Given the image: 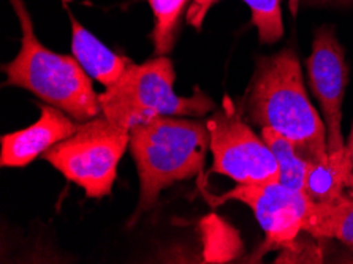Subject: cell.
Masks as SVG:
<instances>
[{
    "mask_svg": "<svg viewBox=\"0 0 353 264\" xmlns=\"http://www.w3.org/2000/svg\"><path fill=\"white\" fill-rule=\"evenodd\" d=\"M78 123L59 108L41 106L39 121L23 130L7 133L0 138L2 155L0 165L3 168H23L43 155L52 145L63 141L77 132Z\"/></svg>",
    "mask_w": 353,
    "mask_h": 264,
    "instance_id": "9c48e42d",
    "label": "cell"
},
{
    "mask_svg": "<svg viewBox=\"0 0 353 264\" xmlns=\"http://www.w3.org/2000/svg\"><path fill=\"white\" fill-rule=\"evenodd\" d=\"M352 172L353 161L347 149L331 150L325 157L309 161L304 195L312 203H333L345 195Z\"/></svg>",
    "mask_w": 353,
    "mask_h": 264,
    "instance_id": "8fae6325",
    "label": "cell"
},
{
    "mask_svg": "<svg viewBox=\"0 0 353 264\" xmlns=\"http://www.w3.org/2000/svg\"><path fill=\"white\" fill-rule=\"evenodd\" d=\"M176 73L168 57L130 63L113 85L99 94L101 112L111 122L128 128L157 116H205L216 105L201 90L181 97L174 92Z\"/></svg>",
    "mask_w": 353,
    "mask_h": 264,
    "instance_id": "277c9868",
    "label": "cell"
},
{
    "mask_svg": "<svg viewBox=\"0 0 353 264\" xmlns=\"http://www.w3.org/2000/svg\"><path fill=\"white\" fill-rule=\"evenodd\" d=\"M211 136L208 122L181 116H157L130 128V149L140 177L132 222L151 211L165 188L200 174Z\"/></svg>",
    "mask_w": 353,
    "mask_h": 264,
    "instance_id": "7a4b0ae2",
    "label": "cell"
},
{
    "mask_svg": "<svg viewBox=\"0 0 353 264\" xmlns=\"http://www.w3.org/2000/svg\"><path fill=\"white\" fill-rule=\"evenodd\" d=\"M309 84L322 108L326 127L328 152L345 148L342 138V101L349 84V67L344 48L331 27L323 26L315 32L312 52L307 59Z\"/></svg>",
    "mask_w": 353,
    "mask_h": 264,
    "instance_id": "ba28073f",
    "label": "cell"
},
{
    "mask_svg": "<svg viewBox=\"0 0 353 264\" xmlns=\"http://www.w3.org/2000/svg\"><path fill=\"white\" fill-rule=\"evenodd\" d=\"M130 144V130L111 122L103 112L78 122L72 136L52 145L43 160L61 171L68 181L81 187L89 198L110 195L117 165Z\"/></svg>",
    "mask_w": 353,
    "mask_h": 264,
    "instance_id": "5b68a950",
    "label": "cell"
},
{
    "mask_svg": "<svg viewBox=\"0 0 353 264\" xmlns=\"http://www.w3.org/2000/svg\"><path fill=\"white\" fill-rule=\"evenodd\" d=\"M21 26V50L12 62L3 65L7 85L26 89L67 112L77 122L101 114L100 99L90 77L74 56H65L40 43L24 0H10Z\"/></svg>",
    "mask_w": 353,
    "mask_h": 264,
    "instance_id": "3957f363",
    "label": "cell"
},
{
    "mask_svg": "<svg viewBox=\"0 0 353 264\" xmlns=\"http://www.w3.org/2000/svg\"><path fill=\"white\" fill-rule=\"evenodd\" d=\"M154 14V29L151 40L156 56H167L173 51L181 14L189 0H148Z\"/></svg>",
    "mask_w": 353,
    "mask_h": 264,
    "instance_id": "5bb4252c",
    "label": "cell"
},
{
    "mask_svg": "<svg viewBox=\"0 0 353 264\" xmlns=\"http://www.w3.org/2000/svg\"><path fill=\"white\" fill-rule=\"evenodd\" d=\"M345 149H347V152H349L350 159H352V161H353V128H352V132H350L349 141H347V144H345Z\"/></svg>",
    "mask_w": 353,
    "mask_h": 264,
    "instance_id": "e0dca14e",
    "label": "cell"
},
{
    "mask_svg": "<svg viewBox=\"0 0 353 264\" xmlns=\"http://www.w3.org/2000/svg\"><path fill=\"white\" fill-rule=\"evenodd\" d=\"M304 233L317 239H338L353 249V196L344 195L333 203H312Z\"/></svg>",
    "mask_w": 353,
    "mask_h": 264,
    "instance_id": "7c38bea8",
    "label": "cell"
},
{
    "mask_svg": "<svg viewBox=\"0 0 353 264\" xmlns=\"http://www.w3.org/2000/svg\"><path fill=\"white\" fill-rule=\"evenodd\" d=\"M248 114L255 125L274 128L290 139L309 161L328 154L325 122L309 100L298 56L290 48L259 62Z\"/></svg>",
    "mask_w": 353,
    "mask_h": 264,
    "instance_id": "6da1fadb",
    "label": "cell"
},
{
    "mask_svg": "<svg viewBox=\"0 0 353 264\" xmlns=\"http://www.w3.org/2000/svg\"><path fill=\"white\" fill-rule=\"evenodd\" d=\"M261 130V138L270 145L272 155L279 166V182L292 190L303 192L304 190V179H306V171L309 160L303 157L301 152L296 149L290 139H287L283 134L276 132L274 128L263 127Z\"/></svg>",
    "mask_w": 353,
    "mask_h": 264,
    "instance_id": "4fadbf2b",
    "label": "cell"
},
{
    "mask_svg": "<svg viewBox=\"0 0 353 264\" xmlns=\"http://www.w3.org/2000/svg\"><path fill=\"white\" fill-rule=\"evenodd\" d=\"M219 2V0H192L189 10H187L185 19L187 24L195 27L196 30H201L203 23H205V18L212 5Z\"/></svg>",
    "mask_w": 353,
    "mask_h": 264,
    "instance_id": "2e32d148",
    "label": "cell"
},
{
    "mask_svg": "<svg viewBox=\"0 0 353 264\" xmlns=\"http://www.w3.org/2000/svg\"><path fill=\"white\" fill-rule=\"evenodd\" d=\"M320 2H330V0H320Z\"/></svg>",
    "mask_w": 353,
    "mask_h": 264,
    "instance_id": "ffe728a7",
    "label": "cell"
},
{
    "mask_svg": "<svg viewBox=\"0 0 353 264\" xmlns=\"http://www.w3.org/2000/svg\"><path fill=\"white\" fill-rule=\"evenodd\" d=\"M241 201L252 209L265 231L263 252L285 249L304 231L312 201L304 192L292 190L281 182L238 185L225 195L214 199V204Z\"/></svg>",
    "mask_w": 353,
    "mask_h": 264,
    "instance_id": "52a82bcc",
    "label": "cell"
},
{
    "mask_svg": "<svg viewBox=\"0 0 353 264\" xmlns=\"http://www.w3.org/2000/svg\"><path fill=\"white\" fill-rule=\"evenodd\" d=\"M72 26V52L79 65L90 78L97 79L105 88L113 85L122 77L132 61L125 56H119L105 46L97 37L85 29L68 10Z\"/></svg>",
    "mask_w": 353,
    "mask_h": 264,
    "instance_id": "30bf717a",
    "label": "cell"
},
{
    "mask_svg": "<svg viewBox=\"0 0 353 264\" xmlns=\"http://www.w3.org/2000/svg\"><path fill=\"white\" fill-rule=\"evenodd\" d=\"M347 195L353 196V172H352V176L349 179V185H347Z\"/></svg>",
    "mask_w": 353,
    "mask_h": 264,
    "instance_id": "ac0fdd59",
    "label": "cell"
},
{
    "mask_svg": "<svg viewBox=\"0 0 353 264\" xmlns=\"http://www.w3.org/2000/svg\"><path fill=\"white\" fill-rule=\"evenodd\" d=\"M250 10L252 24L259 30L261 43H276L282 39L281 0H244Z\"/></svg>",
    "mask_w": 353,
    "mask_h": 264,
    "instance_id": "9a60e30c",
    "label": "cell"
},
{
    "mask_svg": "<svg viewBox=\"0 0 353 264\" xmlns=\"http://www.w3.org/2000/svg\"><path fill=\"white\" fill-rule=\"evenodd\" d=\"M342 263H353V253H352V255H347V256L342 258Z\"/></svg>",
    "mask_w": 353,
    "mask_h": 264,
    "instance_id": "d6986e66",
    "label": "cell"
},
{
    "mask_svg": "<svg viewBox=\"0 0 353 264\" xmlns=\"http://www.w3.org/2000/svg\"><path fill=\"white\" fill-rule=\"evenodd\" d=\"M206 122L214 160L211 172L227 176L238 185L279 182V166L270 145L236 111H217Z\"/></svg>",
    "mask_w": 353,
    "mask_h": 264,
    "instance_id": "8992f818",
    "label": "cell"
}]
</instances>
